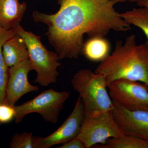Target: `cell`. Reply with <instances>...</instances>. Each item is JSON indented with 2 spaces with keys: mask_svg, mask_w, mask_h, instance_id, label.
Returning <instances> with one entry per match:
<instances>
[{
  "mask_svg": "<svg viewBox=\"0 0 148 148\" xmlns=\"http://www.w3.org/2000/svg\"><path fill=\"white\" fill-rule=\"evenodd\" d=\"M70 97L68 91H57L50 88L41 92L34 98L18 106H14V120L20 123L29 114L38 113L45 121L56 124L64 103Z\"/></svg>",
  "mask_w": 148,
  "mask_h": 148,
  "instance_id": "5",
  "label": "cell"
},
{
  "mask_svg": "<svg viewBox=\"0 0 148 148\" xmlns=\"http://www.w3.org/2000/svg\"><path fill=\"white\" fill-rule=\"evenodd\" d=\"M15 110L14 106L5 103L0 104V124H5L14 119Z\"/></svg>",
  "mask_w": 148,
  "mask_h": 148,
  "instance_id": "18",
  "label": "cell"
},
{
  "mask_svg": "<svg viewBox=\"0 0 148 148\" xmlns=\"http://www.w3.org/2000/svg\"><path fill=\"white\" fill-rule=\"evenodd\" d=\"M138 4L140 7H145L148 8V0H143L138 1Z\"/></svg>",
  "mask_w": 148,
  "mask_h": 148,
  "instance_id": "20",
  "label": "cell"
},
{
  "mask_svg": "<svg viewBox=\"0 0 148 148\" xmlns=\"http://www.w3.org/2000/svg\"><path fill=\"white\" fill-rule=\"evenodd\" d=\"M58 148H86L84 143L80 140L79 138H76L70 140L67 143H64L63 145L58 147Z\"/></svg>",
  "mask_w": 148,
  "mask_h": 148,
  "instance_id": "19",
  "label": "cell"
},
{
  "mask_svg": "<svg viewBox=\"0 0 148 148\" xmlns=\"http://www.w3.org/2000/svg\"><path fill=\"white\" fill-rule=\"evenodd\" d=\"M2 52L4 61L8 68L29 58L26 44L16 33L4 43Z\"/></svg>",
  "mask_w": 148,
  "mask_h": 148,
  "instance_id": "12",
  "label": "cell"
},
{
  "mask_svg": "<svg viewBox=\"0 0 148 148\" xmlns=\"http://www.w3.org/2000/svg\"><path fill=\"white\" fill-rule=\"evenodd\" d=\"M13 29L5 30L0 34V104L5 103V90L8 76V68L3 58L2 47L7 40L15 34Z\"/></svg>",
  "mask_w": 148,
  "mask_h": 148,
  "instance_id": "16",
  "label": "cell"
},
{
  "mask_svg": "<svg viewBox=\"0 0 148 148\" xmlns=\"http://www.w3.org/2000/svg\"><path fill=\"white\" fill-rule=\"evenodd\" d=\"M117 3L119 2H137L140 1H143V0H115Z\"/></svg>",
  "mask_w": 148,
  "mask_h": 148,
  "instance_id": "21",
  "label": "cell"
},
{
  "mask_svg": "<svg viewBox=\"0 0 148 148\" xmlns=\"http://www.w3.org/2000/svg\"><path fill=\"white\" fill-rule=\"evenodd\" d=\"M110 43L104 37H93L84 42L82 53L90 61H101L110 54Z\"/></svg>",
  "mask_w": 148,
  "mask_h": 148,
  "instance_id": "13",
  "label": "cell"
},
{
  "mask_svg": "<svg viewBox=\"0 0 148 148\" xmlns=\"http://www.w3.org/2000/svg\"><path fill=\"white\" fill-rule=\"evenodd\" d=\"M71 82L83 103L85 115L113 110V103L107 91L108 85L104 75L90 69H81L74 75Z\"/></svg>",
  "mask_w": 148,
  "mask_h": 148,
  "instance_id": "3",
  "label": "cell"
},
{
  "mask_svg": "<svg viewBox=\"0 0 148 148\" xmlns=\"http://www.w3.org/2000/svg\"><path fill=\"white\" fill-rule=\"evenodd\" d=\"M100 147L102 148H148V141L124 134L118 138H109Z\"/></svg>",
  "mask_w": 148,
  "mask_h": 148,
  "instance_id": "15",
  "label": "cell"
},
{
  "mask_svg": "<svg viewBox=\"0 0 148 148\" xmlns=\"http://www.w3.org/2000/svg\"><path fill=\"white\" fill-rule=\"evenodd\" d=\"M84 106L79 97L70 115L61 126L47 137H33L34 148H49L77 138L85 117Z\"/></svg>",
  "mask_w": 148,
  "mask_h": 148,
  "instance_id": "8",
  "label": "cell"
},
{
  "mask_svg": "<svg viewBox=\"0 0 148 148\" xmlns=\"http://www.w3.org/2000/svg\"><path fill=\"white\" fill-rule=\"evenodd\" d=\"M112 102L114 119L125 135L148 141V111L130 110Z\"/></svg>",
  "mask_w": 148,
  "mask_h": 148,
  "instance_id": "10",
  "label": "cell"
},
{
  "mask_svg": "<svg viewBox=\"0 0 148 148\" xmlns=\"http://www.w3.org/2000/svg\"><path fill=\"white\" fill-rule=\"evenodd\" d=\"M95 73L104 75L107 85L115 80L139 82L148 86V42L137 45L135 35L116 42L112 53L101 61Z\"/></svg>",
  "mask_w": 148,
  "mask_h": 148,
  "instance_id": "2",
  "label": "cell"
},
{
  "mask_svg": "<svg viewBox=\"0 0 148 148\" xmlns=\"http://www.w3.org/2000/svg\"><path fill=\"white\" fill-rule=\"evenodd\" d=\"M108 88L112 101L123 108L148 111V90L144 84L121 79L111 82Z\"/></svg>",
  "mask_w": 148,
  "mask_h": 148,
  "instance_id": "7",
  "label": "cell"
},
{
  "mask_svg": "<svg viewBox=\"0 0 148 148\" xmlns=\"http://www.w3.org/2000/svg\"><path fill=\"white\" fill-rule=\"evenodd\" d=\"M122 18L129 25L140 28L144 32L148 42V8L140 7L120 14Z\"/></svg>",
  "mask_w": 148,
  "mask_h": 148,
  "instance_id": "14",
  "label": "cell"
},
{
  "mask_svg": "<svg viewBox=\"0 0 148 148\" xmlns=\"http://www.w3.org/2000/svg\"><path fill=\"white\" fill-rule=\"evenodd\" d=\"M13 29L27 46L32 69L37 74L34 82L43 87L56 83L59 75L58 69L61 65L57 52L47 49L41 41L40 37L24 30L20 24Z\"/></svg>",
  "mask_w": 148,
  "mask_h": 148,
  "instance_id": "4",
  "label": "cell"
},
{
  "mask_svg": "<svg viewBox=\"0 0 148 148\" xmlns=\"http://www.w3.org/2000/svg\"><path fill=\"white\" fill-rule=\"evenodd\" d=\"M123 135L115 121L112 110H109L85 115L77 138L83 142L86 148H90L98 144H105L109 138Z\"/></svg>",
  "mask_w": 148,
  "mask_h": 148,
  "instance_id": "6",
  "label": "cell"
},
{
  "mask_svg": "<svg viewBox=\"0 0 148 148\" xmlns=\"http://www.w3.org/2000/svg\"><path fill=\"white\" fill-rule=\"evenodd\" d=\"M27 5L18 0H0V26L4 30L13 29L20 24Z\"/></svg>",
  "mask_w": 148,
  "mask_h": 148,
  "instance_id": "11",
  "label": "cell"
},
{
  "mask_svg": "<svg viewBox=\"0 0 148 148\" xmlns=\"http://www.w3.org/2000/svg\"><path fill=\"white\" fill-rule=\"evenodd\" d=\"M33 71L29 58L8 68L5 103L14 106L23 95L38 91L39 87L29 82L28 74Z\"/></svg>",
  "mask_w": 148,
  "mask_h": 148,
  "instance_id": "9",
  "label": "cell"
},
{
  "mask_svg": "<svg viewBox=\"0 0 148 148\" xmlns=\"http://www.w3.org/2000/svg\"><path fill=\"white\" fill-rule=\"evenodd\" d=\"M53 14L34 11L33 19L45 24L49 41L60 59L77 58L82 53L84 36L104 37L111 31L125 32L130 25L116 10L115 0H57Z\"/></svg>",
  "mask_w": 148,
  "mask_h": 148,
  "instance_id": "1",
  "label": "cell"
},
{
  "mask_svg": "<svg viewBox=\"0 0 148 148\" xmlns=\"http://www.w3.org/2000/svg\"><path fill=\"white\" fill-rule=\"evenodd\" d=\"M147 88L148 90V86H147Z\"/></svg>",
  "mask_w": 148,
  "mask_h": 148,
  "instance_id": "23",
  "label": "cell"
},
{
  "mask_svg": "<svg viewBox=\"0 0 148 148\" xmlns=\"http://www.w3.org/2000/svg\"><path fill=\"white\" fill-rule=\"evenodd\" d=\"M4 31H5V30H4L2 27L0 26V34H1V33L3 32Z\"/></svg>",
  "mask_w": 148,
  "mask_h": 148,
  "instance_id": "22",
  "label": "cell"
},
{
  "mask_svg": "<svg viewBox=\"0 0 148 148\" xmlns=\"http://www.w3.org/2000/svg\"><path fill=\"white\" fill-rule=\"evenodd\" d=\"M33 133L24 132L15 134L10 143L11 148H34Z\"/></svg>",
  "mask_w": 148,
  "mask_h": 148,
  "instance_id": "17",
  "label": "cell"
}]
</instances>
